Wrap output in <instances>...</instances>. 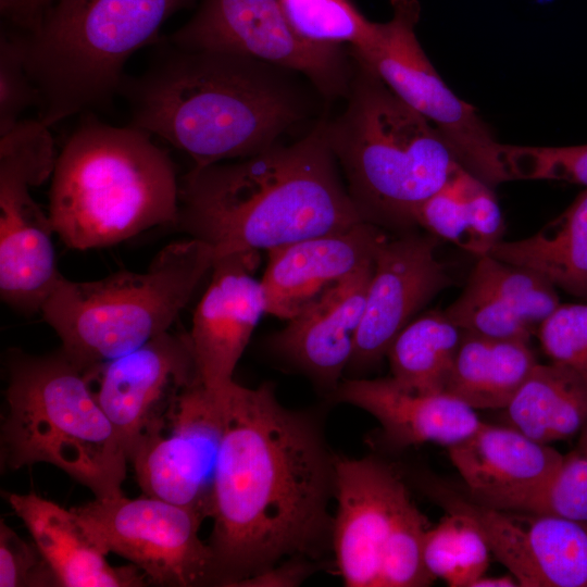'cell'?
Masks as SVG:
<instances>
[{
    "label": "cell",
    "mask_w": 587,
    "mask_h": 587,
    "mask_svg": "<svg viewBox=\"0 0 587 587\" xmlns=\"http://www.w3.org/2000/svg\"><path fill=\"white\" fill-rule=\"evenodd\" d=\"M224 432L208 545L216 586L240 584L290 558L332 548L333 453L319 416L284 407L274 385L222 387Z\"/></svg>",
    "instance_id": "6da1fadb"
},
{
    "label": "cell",
    "mask_w": 587,
    "mask_h": 587,
    "mask_svg": "<svg viewBox=\"0 0 587 587\" xmlns=\"http://www.w3.org/2000/svg\"><path fill=\"white\" fill-rule=\"evenodd\" d=\"M159 48L141 74L124 76L118 96L128 104L129 125L185 152L193 166L262 152L307 114L289 71L164 38Z\"/></svg>",
    "instance_id": "7a4b0ae2"
},
{
    "label": "cell",
    "mask_w": 587,
    "mask_h": 587,
    "mask_svg": "<svg viewBox=\"0 0 587 587\" xmlns=\"http://www.w3.org/2000/svg\"><path fill=\"white\" fill-rule=\"evenodd\" d=\"M320 123L302 139L193 166L179 180L175 226L214 258L342 232L360 222Z\"/></svg>",
    "instance_id": "3957f363"
},
{
    "label": "cell",
    "mask_w": 587,
    "mask_h": 587,
    "mask_svg": "<svg viewBox=\"0 0 587 587\" xmlns=\"http://www.w3.org/2000/svg\"><path fill=\"white\" fill-rule=\"evenodd\" d=\"M150 137L90 112L80 120L58 153L49 191L48 214L64 245L102 248L175 226L179 180L168 153Z\"/></svg>",
    "instance_id": "277c9868"
},
{
    "label": "cell",
    "mask_w": 587,
    "mask_h": 587,
    "mask_svg": "<svg viewBox=\"0 0 587 587\" xmlns=\"http://www.w3.org/2000/svg\"><path fill=\"white\" fill-rule=\"evenodd\" d=\"M354 62L345 111L323 122L326 140L361 218L411 230L423 202L463 166L427 120Z\"/></svg>",
    "instance_id": "5b68a950"
},
{
    "label": "cell",
    "mask_w": 587,
    "mask_h": 587,
    "mask_svg": "<svg viewBox=\"0 0 587 587\" xmlns=\"http://www.w3.org/2000/svg\"><path fill=\"white\" fill-rule=\"evenodd\" d=\"M1 463H49L97 499L122 496L128 455L91 384L60 348L45 355L11 351Z\"/></svg>",
    "instance_id": "8992f818"
},
{
    "label": "cell",
    "mask_w": 587,
    "mask_h": 587,
    "mask_svg": "<svg viewBox=\"0 0 587 587\" xmlns=\"http://www.w3.org/2000/svg\"><path fill=\"white\" fill-rule=\"evenodd\" d=\"M190 2L53 0L39 29L23 33L26 67L39 91L37 118L51 127L109 107L128 59Z\"/></svg>",
    "instance_id": "52a82bcc"
},
{
    "label": "cell",
    "mask_w": 587,
    "mask_h": 587,
    "mask_svg": "<svg viewBox=\"0 0 587 587\" xmlns=\"http://www.w3.org/2000/svg\"><path fill=\"white\" fill-rule=\"evenodd\" d=\"M213 261L209 245L193 238L174 241L145 272L120 271L90 282L63 276L40 313L63 352L85 373L168 330Z\"/></svg>",
    "instance_id": "ba28073f"
},
{
    "label": "cell",
    "mask_w": 587,
    "mask_h": 587,
    "mask_svg": "<svg viewBox=\"0 0 587 587\" xmlns=\"http://www.w3.org/2000/svg\"><path fill=\"white\" fill-rule=\"evenodd\" d=\"M49 128L37 117L22 118L0 135V297L27 315L41 311L63 277L51 220L30 195L55 166Z\"/></svg>",
    "instance_id": "9c48e42d"
},
{
    "label": "cell",
    "mask_w": 587,
    "mask_h": 587,
    "mask_svg": "<svg viewBox=\"0 0 587 587\" xmlns=\"http://www.w3.org/2000/svg\"><path fill=\"white\" fill-rule=\"evenodd\" d=\"M392 16L377 23L365 48L353 59L374 72L407 105L427 120L451 148L460 164L489 187L509 180L498 142L476 110L458 98L441 79L415 33L417 0H390Z\"/></svg>",
    "instance_id": "30bf717a"
},
{
    "label": "cell",
    "mask_w": 587,
    "mask_h": 587,
    "mask_svg": "<svg viewBox=\"0 0 587 587\" xmlns=\"http://www.w3.org/2000/svg\"><path fill=\"white\" fill-rule=\"evenodd\" d=\"M164 39L302 74L325 98L346 97L354 72L342 46L316 45L297 35L278 0H202L196 14Z\"/></svg>",
    "instance_id": "8fae6325"
},
{
    "label": "cell",
    "mask_w": 587,
    "mask_h": 587,
    "mask_svg": "<svg viewBox=\"0 0 587 587\" xmlns=\"http://www.w3.org/2000/svg\"><path fill=\"white\" fill-rule=\"evenodd\" d=\"M73 509L109 552L136 565L149 583L216 586L212 551L199 536L204 519L193 510L146 495L95 498Z\"/></svg>",
    "instance_id": "7c38bea8"
},
{
    "label": "cell",
    "mask_w": 587,
    "mask_h": 587,
    "mask_svg": "<svg viewBox=\"0 0 587 587\" xmlns=\"http://www.w3.org/2000/svg\"><path fill=\"white\" fill-rule=\"evenodd\" d=\"M223 432L222 387L198 383L184 390L129 458L143 495L210 517Z\"/></svg>",
    "instance_id": "4fadbf2b"
},
{
    "label": "cell",
    "mask_w": 587,
    "mask_h": 587,
    "mask_svg": "<svg viewBox=\"0 0 587 587\" xmlns=\"http://www.w3.org/2000/svg\"><path fill=\"white\" fill-rule=\"evenodd\" d=\"M437 241L432 234L411 230L383 237L346 378L364 377L376 367L416 313L451 286L452 278L436 254Z\"/></svg>",
    "instance_id": "5bb4252c"
},
{
    "label": "cell",
    "mask_w": 587,
    "mask_h": 587,
    "mask_svg": "<svg viewBox=\"0 0 587 587\" xmlns=\"http://www.w3.org/2000/svg\"><path fill=\"white\" fill-rule=\"evenodd\" d=\"M85 375L128 460L150 425L184 390L201 383L189 334L170 329Z\"/></svg>",
    "instance_id": "9a60e30c"
},
{
    "label": "cell",
    "mask_w": 587,
    "mask_h": 587,
    "mask_svg": "<svg viewBox=\"0 0 587 587\" xmlns=\"http://www.w3.org/2000/svg\"><path fill=\"white\" fill-rule=\"evenodd\" d=\"M409 494L403 477L376 457L336 458L332 549L348 587H378L384 546Z\"/></svg>",
    "instance_id": "2e32d148"
},
{
    "label": "cell",
    "mask_w": 587,
    "mask_h": 587,
    "mask_svg": "<svg viewBox=\"0 0 587 587\" xmlns=\"http://www.w3.org/2000/svg\"><path fill=\"white\" fill-rule=\"evenodd\" d=\"M258 251L214 258L211 279L188 333L200 382L208 388L232 383L250 337L265 313Z\"/></svg>",
    "instance_id": "e0dca14e"
},
{
    "label": "cell",
    "mask_w": 587,
    "mask_h": 587,
    "mask_svg": "<svg viewBox=\"0 0 587 587\" xmlns=\"http://www.w3.org/2000/svg\"><path fill=\"white\" fill-rule=\"evenodd\" d=\"M374 260L326 289L268 340L277 357L330 396L354 350Z\"/></svg>",
    "instance_id": "ac0fdd59"
},
{
    "label": "cell",
    "mask_w": 587,
    "mask_h": 587,
    "mask_svg": "<svg viewBox=\"0 0 587 587\" xmlns=\"http://www.w3.org/2000/svg\"><path fill=\"white\" fill-rule=\"evenodd\" d=\"M447 449L467 494L479 503L509 512H524L564 458L511 426L485 423Z\"/></svg>",
    "instance_id": "d6986e66"
},
{
    "label": "cell",
    "mask_w": 587,
    "mask_h": 587,
    "mask_svg": "<svg viewBox=\"0 0 587 587\" xmlns=\"http://www.w3.org/2000/svg\"><path fill=\"white\" fill-rule=\"evenodd\" d=\"M383 229L360 222L267 251L261 279L265 313L289 321L326 289L374 260Z\"/></svg>",
    "instance_id": "ffe728a7"
},
{
    "label": "cell",
    "mask_w": 587,
    "mask_h": 587,
    "mask_svg": "<svg viewBox=\"0 0 587 587\" xmlns=\"http://www.w3.org/2000/svg\"><path fill=\"white\" fill-rule=\"evenodd\" d=\"M332 398L374 416L380 425L383 445L395 449L426 442L448 448L483 423L475 410L449 394L410 391L390 376L345 378Z\"/></svg>",
    "instance_id": "44dd1931"
},
{
    "label": "cell",
    "mask_w": 587,
    "mask_h": 587,
    "mask_svg": "<svg viewBox=\"0 0 587 587\" xmlns=\"http://www.w3.org/2000/svg\"><path fill=\"white\" fill-rule=\"evenodd\" d=\"M5 498L24 522L60 587H139L148 578L134 564L113 566L109 550L74 509L66 510L34 492Z\"/></svg>",
    "instance_id": "7402d4cb"
},
{
    "label": "cell",
    "mask_w": 587,
    "mask_h": 587,
    "mask_svg": "<svg viewBox=\"0 0 587 587\" xmlns=\"http://www.w3.org/2000/svg\"><path fill=\"white\" fill-rule=\"evenodd\" d=\"M538 362L528 341L462 330L445 392L473 410H504Z\"/></svg>",
    "instance_id": "603a6c76"
},
{
    "label": "cell",
    "mask_w": 587,
    "mask_h": 587,
    "mask_svg": "<svg viewBox=\"0 0 587 587\" xmlns=\"http://www.w3.org/2000/svg\"><path fill=\"white\" fill-rule=\"evenodd\" d=\"M489 254L533 270L555 288L587 300V188L536 234L500 240Z\"/></svg>",
    "instance_id": "cb8c5ba5"
},
{
    "label": "cell",
    "mask_w": 587,
    "mask_h": 587,
    "mask_svg": "<svg viewBox=\"0 0 587 587\" xmlns=\"http://www.w3.org/2000/svg\"><path fill=\"white\" fill-rule=\"evenodd\" d=\"M504 411L511 427L538 442L570 438L587 423V379L559 362L537 363Z\"/></svg>",
    "instance_id": "d4e9b609"
},
{
    "label": "cell",
    "mask_w": 587,
    "mask_h": 587,
    "mask_svg": "<svg viewBox=\"0 0 587 587\" xmlns=\"http://www.w3.org/2000/svg\"><path fill=\"white\" fill-rule=\"evenodd\" d=\"M415 223L477 258L489 254L504 229L492 188L464 167L423 202Z\"/></svg>",
    "instance_id": "484cf974"
},
{
    "label": "cell",
    "mask_w": 587,
    "mask_h": 587,
    "mask_svg": "<svg viewBox=\"0 0 587 587\" xmlns=\"http://www.w3.org/2000/svg\"><path fill=\"white\" fill-rule=\"evenodd\" d=\"M461 340L462 329L445 311L412 320L388 349L390 377L410 391L445 392Z\"/></svg>",
    "instance_id": "4316f807"
},
{
    "label": "cell",
    "mask_w": 587,
    "mask_h": 587,
    "mask_svg": "<svg viewBox=\"0 0 587 587\" xmlns=\"http://www.w3.org/2000/svg\"><path fill=\"white\" fill-rule=\"evenodd\" d=\"M528 530L540 587H587V525L532 514Z\"/></svg>",
    "instance_id": "83f0119b"
},
{
    "label": "cell",
    "mask_w": 587,
    "mask_h": 587,
    "mask_svg": "<svg viewBox=\"0 0 587 587\" xmlns=\"http://www.w3.org/2000/svg\"><path fill=\"white\" fill-rule=\"evenodd\" d=\"M477 259L469 282L497 296L534 329L561 304L557 288L535 271L490 254Z\"/></svg>",
    "instance_id": "f1b7e54d"
},
{
    "label": "cell",
    "mask_w": 587,
    "mask_h": 587,
    "mask_svg": "<svg viewBox=\"0 0 587 587\" xmlns=\"http://www.w3.org/2000/svg\"><path fill=\"white\" fill-rule=\"evenodd\" d=\"M297 35L325 46L348 43L351 50L366 47L377 23L369 21L349 0H278Z\"/></svg>",
    "instance_id": "f546056e"
},
{
    "label": "cell",
    "mask_w": 587,
    "mask_h": 587,
    "mask_svg": "<svg viewBox=\"0 0 587 587\" xmlns=\"http://www.w3.org/2000/svg\"><path fill=\"white\" fill-rule=\"evenodd\" d=\"M426 516L408 494L400 502L387 536L378 587H424L433 584L424 562Z\"/></svg>",
    "instance_id": "4dcf8cb0"
},
{
    "label": "cell",
    "mask_w": 587,
    "mask_h": 587,
    "mask_svg": "<svg viewBox=\"0 0 587 587\" xmlns=\"http://www.w3.org/2000/svg\"><path fill=\"white\" fill-rule=\"evenodd\" d=\"M445 313L460 329L488 338L529 341L534 332L501 299L469 280Z\"/></svg>",
    "instance_id": "1f68e13d"
},
{
    "label": "cell",
    "mask_w": 587,
    "mask_h": 587,
    "mask_svg": "<svg viewBox=\"0 0 587 587\" xmlns=\"http://www.w3.org/2000/svg\"><path fill=\"white\" fill-rule=\"evenodd\" d=\"M501 160L509 180H560L587 188V145L537 147L502 143Z\"/></svg>",
    "instance_id": "d6a6232c"
},
{
    "label": "cell",
    "mask_w": 587,
    "mask_h": 587,
    "mask_svg": "<svg viewBox=\"0 0 587 587\" xmlns=\"http://www.w3.org/2000/svg\"><path fill=\"white\" fill-rule=\"evenodd\" d=\"M39 103V91L29 75L23 34L7 26L0 33V135L11 129L22 114Z\"/></svg>",
    "instance_id": "836d02e7"
},
{
    "label": "cell",
    "mask_w": 587,
    "mask_h": 587,
    "mask_svg": "<svg viewBox=\"0 0 587 587\" xmlns=\"http://www.w3.org/2000/svg\"><path fill=\"white\" fill-rule=\"evenodd\" d=\"M524 513L552 515L587 525V455L580 451L564 455Z\"/></svg>",
    "instance_id": "e575fe53"
},
{
    "label": "cell",
    "mask_w": 587,
    "mask_h": 587,
    "mask_svg": "<svg viewBox=\"0 0 587 587\" xmlns=\"http://www.w3.org/2000/svg\"><path fill=\"white\" fill-rule=\"evenodd\" d=\"M546 354L587 379V304L566 303L538 327Z\"/></svg>",
    "instance_id": "d590c367"
},
{
    "label": "cell",
    "mask_w": 587,
    "mask_h": 587,
    "mask_svg": "<svg viewBox=\"0 0 587 587\" xmlns=\"http://www.w3.org/2000/svg\"><path fill=\"white\" fill-rule=\"evenodd\" d=\"M59 582L38 547L0 523V587H53Z\"/></svg>",
    "instance_id": "8d00e7d4"
},
{
    "label": "cell",
    "mask_w": 587,
    "mask_h": 587,
    "mask_svg": "<svg viewBox=\"0 0 587 587\" xmlns=\"http://www.w3.org/2000/svg\"><path fill=\"white\" fill-rule=\"evenodd\" d=\"M461 559L459 520L448 513L428 528L424 540V562L429 574L453 586Z\"/></svg>",
    "instance_id": "74e56055"
},
{
    "label": "cell",
    "mask_w": 587,
    "mask_h": 587,
    "mask_svg": "<svg viewBox=\"0 0 587 587\" xmlns=\"http://www.w3.org/2000/svg\"><path fill=\"white\" fill-rule=\"evenodd\" d=\"M326 562L305 558H290L243 580L239 587H291L300 585Z\"/></svg>",
    "instance_id": "f35d334b"
},
{
    "label": "cell",
    "mask_w": 587,
    "mask_h": 587,
    "mask_svg": "<svg viewBox=\"0 0 587 587\" xmlns=\"http://www.w3.org/2000/svg\"><path fill=\"white\" fill-rule=\"evenodd\" d=\"M53 0H0L7 27L30 35L36 33Z\"/></svg>",
    "instance_id": "ab89813d"
},
{
    "label": "cell",
    "mask_w": 587,
    "mask_h": 587,
    "mask_svg": "<svg viewBox=\"0 0 587 587\" xmlns=\"http://www.w3.org/2000/svg\"><path fill=\"white\" fill-rule=\"evenodd\" d=\"M519 586L516 579L512 576L502 577H480L473 587H514Z\"/></svg>",
    "instance_id": "60d3db41"
},
{
    "label": "cell",
    "mask_w": 587,
    "mask_h": 587,
    "mask_svg": "<svg viewBox=\"0 0 587 587\" xmlns=\"http://www.w3.org/2000/svg\"><path fill=\"white\" fill-rule=\"evenodd\" d=\"M580 432L582 436L579 439V451L587 455V423Z\"/></svg>",
    "instance_id": "b9f144b4"
}]
</instances>
